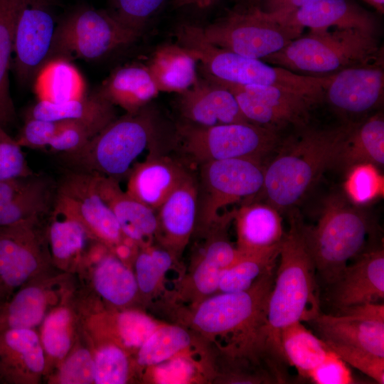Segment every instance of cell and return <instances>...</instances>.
Instances as JSON below:
<instances>
[{
    "mask_svg": "<svg viewBox=\"0 0 384 384\" xmlns=\"http://www.w3.org/2000/svg\"><path fill=\"white\" fill-rule=\"evenodd\" d=\"M279 263L270 293L264 337L269 352L284 361L279 335L297 321H311L320 314L316 267L305 240L303 223L295 213L281 242Z\"/></svg>",
    "mask_w": 384,
    "mask_h": 384,
    "instance_id": "obj_1",
    "label": "cell"
},
{
    "mask_svg": "<svg viewBox=\"0 0 384 384\" xmlns=\"http://www.w3.org/2000/svg\"><path fill=\"white\" fill-rule=\"evenodd\" d=\"M355 122L315 129L300 128L284 141L278 154L265 166L261 192L279 211L289 209L335 166L342 144Z\"/></svg>",
    "mask_w": 384,
    "mask_h": 384,
    "instance_id": "obj_2",
    "label": "cell"
},
{
    "mask_svg": "<svg viewBox=\"0 0 384 384\" xmlns=\"http://www.w3.org/2000/svg\"><path fill=\"white\" fill-rule=\"evenodd\" d=\"M274 267L265 271L247 290L220 292L203 301L192 318L193 326L210 337L230 339L235 356L267 353L263 331L266 307L274 284Z\"/></svg>",
    "mask_w": 384,
    "mask_h": 384,
    "instance_id": "obj_3",
    "label": "cell"
},
{
    "mask_svg": "<svg viewBox=\"0 0 384 384\" xmlns=\"http://www.w3.org/2000/svg\"><path fill=\"white\" fill-rule=\"evenodd\" d=\"M175 36L177 44L201 63L204 75L230 83L274 86L324 99L330 75H303L221 48L203 38L199 26L181 24Z\"/></svg>",
    "mask_w": 384,
    "mask_h": 384,
    "instance_id": "obj_4",
    "label": "cell"
},
{
    "mask_svg": "<svg viewBox=\"0 0 384 384\" xmlns=\"http://www.w3.org/2000/svg\"><path fill=\"white\" fill-rule=\"evenodd\" d=\"M262 60L294 73L331 75L349 68L383 64V49L374 33L336 28L310 31Z\"/></svg>",
    "mask_w": 384,
    "mask_h": 384,
    "instance_id": "obj_5",
    "label": "cell"
},
{
    "mask_svg": "<svg viewBox=\"0 0 384 384\" xmlns=\"http://www.w3.org/2000/svg\"><path fill=\"white\" fill-rule=\"evenodd\" d=\"M373 223L360 206L341 193L324 201L316 225L303 224V233L316 270L332 284L348 261L364 252Z\"/></svg>",
    "mask_w": 384,
    "mask_h": 384,
    "instance_id": "obj_6",
    "label": "cell"
},
{
    "mask_svg": "<svg viewBox=\"0 0 384 384\" xmlns=\"http://www.w3.org/2000/svg\"><path fill=\"white\" fill-rule=\"evenodd\" d=\"M155 122L145 107L116 118L80 150L60 154L69 171L119 181L127 178L136 159L152 144Z\"/></svg>",
    "mask_w": 384,
    "mask_h": 384,
    "instance_id": "obj_7",
    "label": "cell"
},
{
    "mask_svg": "<svg viewBox=\"0 0 384 384\" xmlns=\"http://www.w3.org/2000/svg\"><path fill=\"white\" fill-rule=\"evenodd\" d=\"M175 135L178 150L198 165L230 159L262 161L280 143L278 132L251 122L213 127L182 122Z\"/></svg>",
    "mask_w": 384,
    "mask_h": 384,
    "instance_id": "obj_8",
    "label": "cell"
},
{
    "mask_svg": "<svg viewBox=\"0 0 384 384\" xmlns=\"http://www.w3.org/2000/svg\"><path fill=\"white\" fill-rule=\"evenodd\" d=\"M140 36L108 11L82 6L57 24L49 60L57 58L98 60L134 43Z\"/></svg>",
    "mask_w": 384,
    "mask_h": 384,
    "instance_id": "obj_9",
    "label": "cell"
},
{
    "mask_svg": "<svg viewBox=\"0 0 384 384\" xmlns=\"http://www.w3.org/2000/svg\"><path fill=\"white\" fill-rule=\"evenodd\" d=\"M197 182L198 211L196 226L208 228L222 216L224 207L248 199L263 188L265 166L250 159H230L199 164Z\"/></svg>",
    "mask_w": 384,
    "mask_h": 384,
    "instance_id": "obj_10",
    "label": "cell"
},
{
    "mask_svg": "<svg viewBox=\"0 0 384 384\" xmlns=\"http://www.w3.org/2000/svg\"><path fill=\"white\" fill-rule=\"evenodd\" d=\"M200 27L203 38L210 43L261 60L301 36L273 20L259 7H235L214 23Z\"/></svg>",
    "mask_w": 384,
    "mask_h": 384,
    "instance_id": "obj_11",
    "label": "cell"
},
{
    "mask_svg": "<svg viewBox=\"0 0 384 384\" xmlns=\"http://www.w3.org/2000/svg\"><path fill=\"white\" fill-rule=\"evenodd\" d=\"M53 208L77 218L112 252L120 245L132 242L124 236L114 214L100 194L95 175L68 170L55 185Z\"/></svg>",
    "mask_w": 384,
    "mask_h": 384,
    "instance_id": "obj_12",
    "label": "cell"
},
{
    "mask_svg": "<svg viewBox=\"0 0 384 384\" xmlns=\"http://www.w3.org/2000/svg\"><path fill=\"white\" fill-rule=\"evenodd\" d=\"M204 75L233 94L242 112L251 123L278 132L288 126L298 129L307 126L310 109L321 100L274 86L238 85Z\"/></svg>",
    "mask_w": 384,
    "mask_h": 384,
    "instance_id": "obj_13",
    "label": "cell"
},
{
    "mask_svg": "<svg viewBox=\"0 0 384 384\" xmlns=\"http://www.w3.org/2000/svg\"><path fill=\"white\" fill-rule=\"evenodd\" d=\"M41 221L0 228V305L51 262Z\"/></svg>",
    "mask_w": 384,
    "mask_h": 384,
    "instance_id": "obj_14",
    "label": "cell"
},
{
    "mask_svg": "<svg viewBox=\"0 0 384 384\" xmlns=\"http://www.w3.org/2000/svg\"><path fill=\"white\" fill-rule=\"evenodd\" d=\"M50 0H25L17 18L13 68L19 82L33 80L49 60L57 24Z\"/></svg>",
    "mask_w": 384,
    "mask_h": 384,
    "instance_id": "obj_15",
    "label": "cell"
},
{
    "mask_svg": "<svg viewBox=\"0 0 384 384\" xmlns=\"http://www.w3.org/2000/svg\"><path fill=\"white\" fill-rule=\"evenodd\" d=\"M324 341L358 348L384 358V305L368 303L320 314L313 321Z\"/></svg>",
    "mask_w": 384,
    "mask_h": 384,
    "instance_id": "obj_16",
    "label": "cell"
},
{
    "mask_svg": "<svg viewBox=\"0 0 384 384\" xmlns=\"http://www.w3.org/2000/svg\"><path fill=\"white\" fill-rule=\"evenodd\" d=\"M383 96V64L349 68L331 74L324 91V97L345 123L377 109Z\"/></svg>",
    "mask_w": 384,
    "mask_h": 384,
    "instance_id": "obj_17",
    "label": "cell"
},
{
    "mask_svg": "<svg viewBox=\"0 0 384 384\" xmlns=\"http://www.w3.org/2000/svg\"><path fill=\"white\" fill-rule=\"evenodd\" d=\"M48 270L23 284L0 305V333L40 326L48 312L65 302V275H48Z\"/></svg>",
    "mask_w": 384,
    "mask_h": 384,
    "instance_id": "obj_18",
    "label": "cell"
},
{
    "mask_svg": "<svg viewBox=\"0 0 384 384\" xmlns=\"http://www.w3.org/2000/svg\"><path fill=\"white\" fill-rule=\"evenodd\" d=\"M331 285V301L339 310L363 304L383 302V247H373L362 252L353 262L346 266Z\"/></svg>",
    "mask_w": 384,
    "mask_h": 384,
    "instance_id": "obj_19",
    "label": "cell"
},
{
    "mask_svg": "<svg viewBox=\"0 0 384 384\" xmlns=\"http://www.w3.org/2000/svg\"><path fill=\"white\" fill-rule=\"evenodd\" d=\"M178 107L183 122L196 126L250 122L233 94L206 76L198 78L191 87L179 93Z\"/></svg>",
    "mask_w": 384,
    "mask_h": 384,
    "instance_id": "obj_20",
    "label": "cell"
},
{
    "mask_svg": "<svg viewBox=\"0 0 384 384\" xmlns=\"http://www.w3.org/2000/svg\"><path fill=\"white\" fill-rule=\"evenodd\" d=\"M55 185L46 177L35 174L0 181V228L41 221L50 215Z\"/></svg>",
    "mask_w": 384,
    "mask_h": 384,
    "instance_id": "obj_21",
    "label": "cell"
},
{
    "mask_svg": "<svg viewBox=\"0 0 384 384\" xmlns=\"http://www.w3.org/2000/svg\"><path fill=\"white\" fill-rule=\"evenodd\" d=\"M267 14L299 35L305 28L313 31L356 28L375 33L377 27L373 16L351 0H313L284 16Z\"/></svg>",
    "mask_w": 384,
    "mask_h": 384,
    "instance_id": "obj_22",
    "label": "cell"
},
{
    "mask_svg": "<svg viewBox=\"0 0 384 384\" xmlns=\"http://www.w3.org/2000/svg\"><path fill=\"white\" fill-rule=\"evenodd\" d=\"M46 361L40 336L33 329L0 333V376L4 383H38Z\"/></svg>",
    "mask_w": 384,
    "mask_h": 384,
    "instance_id": "obj_23",
    "label": "cell"
},
{
    "mask_svg": "<svg viewBox=\"0 0 384 384\" xmlns=\"http://www.w3.org/2000/svg\"><path fill=\"white\" fill-rule=\"evenodd\" d=\"M197 211L196 178L189 173L156 210V235L164 247L181 252L196 227Z\"/></svg>",
    "mask_w": 384,
    "mask_h": 384,
    "instance_id": "obj_24",
    "label": "cell"
},
{
    "mask_svg": "<svg viewBox=\"0 0 384 384\" xmlns=\"http://www.w3.org/2000/svg\"><path fill=\"white\" fill-rule=\"evenodd\" d=\"M188 174L181 164L169 157L151 154L134 165L127 176L125 191L156 211Z\"/></svg>",
    "mask_w": 384,
    "mask_h": 384,
    "instance_id": "obj_25",
    "label": "cell"
},
{
    "mask_svg": "<svg viewBox=\"0 0 384 384\" xmlns=\"http://www.w3.org/2000/svg\"><path fill=\"white\" fill-rule=\"evenodd\" d=\"M45 234L51 262L63 270L86 265L99 243L77 218L54 208Z\"/></svg>",
    "mask_w": 384,
    "mask_h": 384,
    "instance_id": "obj_26",
    "label": "cell"
},
{
    "mask_svg": "<svg viewBox=\"0 0 384 384\" xmlns=\"http://www.w3.org/2000/svg\"><path fill=\"white\" fill-rule=\"evenodd\" d=\"M95 177L97 188L114 214L124 236L135 245H146L156 233V211L122 191L118 181Z\"/></svg>",
    "mask_w": 384,
    "mask_h": 384,
    "instance_id": "obj_27",
    "label": "cell"
},
{
    "mask_svg": "<svg viewBox=\"0 0 384 384\" xmlns=\"http://www.w3.org/2000/svg\"><path fill=\"white\" fill-rule=\"evenodd\" d=\"M237 249L245 255L279 245L285 233L279 210L269 203L247 202L233 211Z\"/></svg>",
    "mask_w": 384,
    "mask_h": 384,
    "instance_id": "obj_28",
    "label": "cell"
},
{
    "mask_svg": "<svg viewBox=\"0 0 384 384\" xmlns=\"http://www.w3.org/2000/svg\"><path fill=\"white\" fill-rule=\"evenodd\" d=\"M103 245L98 244L88 260L94 262L92 286L105 302L114 306H124L134 299L139 292L134 273L112 252L101 251Z\"/></svg>",
    "mask_w": 384,
    "mask_h": 384,
    "instance_id": "obj_29",
    "label": "cell"
},
{
    "mask_svg": "<svg viewBox=\"0 0 384 384\" xmlns=\"http://www.w3.org/2000/svg\"><path fill=\"white\" fill-rule=\"evenodd\" d=\"M96 92L127 113L134 114L159 91L146 66L129 65L114 70Z\"/></svg>",
    "mask_w": 384,
    "mask_h": 384,
    "instance_id": "obj_30",
    "label": "cell"
},
{
    "mask_svg": "<svg viewBox=\"0 0 384 384\" xmlns=\"http://www.w3.org/2000/svg\"><path fill=\"white\" fill-rule=\"evenodd\" d=\"M25 118L78 122L99 133L117 117L114 105L95 91L90 96L59 103L38 100L27 110Z\"/></svg>",
    "mask_w": 384,
    "mask_h": 384,
    "instance_id": "obj_31",
    "label": "cell"
},
{
    "mask_svg": "<svg viewBox=\"0 0 384 384\" xmlns=\"http://www.w3.org/2000/svg\"><path fill=\"white\" fill-rule=\"evenodd\" d=\"M370 164L377 168L384 164V118L378 112L355 122L339 151L335 166L348 171Z\"/></svg>",
    "mask_w": 384,
    "mask_h": 384,
    "instance_id": "obj_32",
    "label": "cell"
},
{
    "mask_svg": "<svg viewBox=\"0 0 384 384\" xmlns=\"http://www.w3.org/2000/svg\"><path fill=\"white\" fill-rule=\"evenodd\" d=\"M146 67L159 91L179 94L198 79L196 60L178 44L157 49Z\"/></svg>",
    "mask_w": 384,
    "mask_h": 384,
    "instance_id": "obj_33",
    "label": "cell"
},
{
    "mask_svg": "<svg viewBox=\"0 0 384 384\" xmlns=\"http://www.w3.org/2000/svg\"><path fill=\"white\" fill-rule=\"evenodd\" d=\"M33 80L35 94L41 101L59 103L85 96L82 75L70 60L65 58L48 61Z\"/></svg>",
    "mask_w": 384,
    "mask_h": 384,
    "instance_id": "obj_34",
    "label": "cell"
},
{
    "mask_svg": "<svg viewBox=\"0 0 384 384\" xmlns=\"http://www.w3.org/2000/svg\"><path fill=\"white\" fill-rule=\"evenodd\" d=\"M279 340L284 360L306 378L331 351L322 338L315 336L300 321L283 328Z\"/></svg>",
    "mask_w": 384,
    "mask_h": 384,
    "instance_id": "obj_35",
    "label": "cell"
},
{
    "mask_svg": "<svg viewBox=\"0 0 384 384\" xmlns=\"http://www.w3.org/2000/svg\"><path fill=\"white\" fill-rule=\"evenodd\" d=\"M240 255L228 240L225 229L215 230V234L204 247L193 270L192 282L196 290L202 295H210L217 292L222 272Z\"/></svg>",
    "mask_w": 384,
    "mask_h": 384,
    "instance_id": "obj_36",
    "label": "cell"
},
{
    "mask_svg": "<svg viewBox=\"0 0 384 384\" xmlns=\"http://www.w3.org/2000/svg\"><path fill=\"white\" fill-rule=\"evenodd\" d=\"M25 0H0V125L7 127L16 119L9 72L14 51L15 28Z\"/></svg>",
    "mask_w": 384,
    "mask_h": 384,
    "instance_id": "obj_37",
    "label": "cell"
},
{
    "mask_svg": "<svg viewBox=\"0 0 384 384\" xmlns=\"http://www.w3.org/2000/svg\"><path fill=\"white\" fill-rule=\"evenodd\" d=\"M76 324L75 312L65 302L46 316L41 324L39 336L46 367L48 363L53 367L56 364L58 366L72 350Z\"/></svg>",
    "mask_w": 384,
    "mask_h": 384,
    "instance_id": "obj_38",
    "label": "cell"
},
{
    "mask_svg": "<svg viewBox=\"0 0 384 384\" xmlns=\"http://www.w3.org/2000/svg\"><path fill=\"white\" fill-rule=\"evenodd\" d=\"M280 244L255 253L242 254L222 272L218 290L238 292L248 289L265 271L275 266Z\"/></svg>",
    "mask_w": 384,
    "mask_h": 384,
    "instance_id": "obj_39",
    "label": "cell"
},
{
    "mask_svg": "<svg viewBox=\"0 0 384 384\" xmlns=\"http://www.w3.org/2000/svg\"><path fill=\"white\" fill-rule=\"evenodd\" d=\"M191 341L185 329L176 325H159L138 349L137 362L145 367L161 364L186 350Z\"/></svg>",
    "mask_w": 384,
    "mask_h": 384,
    "instance_id": "obj_40",
    "label": "cell"
},
{
    "mask_svg": "<svg viewBox=\"0 0 384 384\" xmlns=\"http://www.w3.org/2000/svg\"><path fill=\"white\" fill-rule=\"evenodd\" d=\"M174 254L165 247L142 249L136 256L134 275L139 291L151 293L173 263Z\"/></svg>",
    "mask_w": 384,
    "mask_h": 384,
    "instance_id": "obj_41",
    "label": "cell"
},
{
    "mask_svg": "<svg viewBox=\"0 0 384 384\" xmlns=\"http://www.w3.org/2000/svg\"><path fill=\"white\" fill-rule=\"evenodd\" d=\"M129 361L124 349L114 343L100 346L94 353V383L124 384L129 379Z\"/></svg>",
    "mask_w": 384,
    "mask_h": 384,
    "instance_id": "obj_42",
    "label": "cell"
},
{
    "mask_svg": "<svg viewBox=\"0 0 384 384\" xmlns=\"http://www.w3.org/2000/svg\"><path fill=\"white\" fill-rule=\"evenodd\" d=\"M383 177L370 164L355 166L348 170L344 183L346 197L354 204L370 203L383 193Z\"/></svg>",
    "mask_w": 384,
    "mask_h": 384,
    "instance_id": "obj_43",
    "label": "cell"
},
{
    "mask_svg": "<svg viewBox=\"0 0 384 384\" xmlns=\"http://www.w3.org/2000/svg\"><path fill=\"white\" fill-rule=\"evenodd\" d=\"M159 325L152 318L137 310H124L115 319L116 333L121 344L132 349L138 350Z\"/></svg>",
    "mask_w": 384,
    "mask_h": 384,
    "instance_id": "obj_44",
    "label": "cell"
},
{
    "mask_svg": "<svg viewBox=\"0 0 384 384\" xmlns=\"http://www.w3.org/2000/svg\"><path fill=\"white\" fill-rule=\"evenodd\" d=\"M58 368L53 383H94V353L87 348L80 346L72 348Z\"/></svg>",
    "mask_w": 384,
    "mask_h": 384,
    "instance_id": "obj_45",
    "label": "cell"
},
{
    "mask_svg": "<svg viewBox=\"0 0 384 384\" xmlns=\"http://www.w3.org/2000/svg\"><path fill=\"white\" fill-rule=\"evenodd\" d=\"M166 0H111L108 11L125 27L142 34L148 21Z\"/></svg>",
    "mask_w": 384,
    "mask_h": 384,
    "instance_id": "obj_46",
    "label": "cell"
},
{
    "mask_svg": "<svg viewBox=\"0 0 384 384\" xmlns=\"http://www.w3.org/2000/svg\"><path fill=\"white\" fill-rule=\"evenodd\" d=\"M22 147L0 125V181L33 175Z\"/></svg>",
    "mask_w": 384,
    "mask_h": 384,
    "instance_id": "obj_47",
    "label": "cell"
},
{
    "mask_svg": "<svg viewBox=\"0 0 384 384\" xmlns=\"http://www.w3.org/2000/svg\"><path fill=\"white\" fill-rule=\"evenodd\" d=\"M325 343L348 365L353 366L379 384L384 383V358L361 348L331 342Z\"/></svg>",
    "mask_w": 384,
    "mask_h": 384,
    "instance_id": "obj_48",
    "label": "cell"
},
{
    "mask_svg": "<svg viewBox=\"0 0 384 384\" xmlns=\"http://www.w3.org/2000/svg\"><path fill=\"white\" fill-rule=\"evenodd\" d=\"M65 122V120L25 118V122L15 139L22 148L46 149Z\"/></svg>",
    "mask_w": 384,
    "mask_h": 384,
    "instance_id": "obj_49",
    "label": "cell"
},
{
    "mask_svg": "<svg viewBox=\"0 0 384 384\" xmlns=\"http://www.w3.org/2000/svg\"><path fill=\"white\" fill-rule=\"evenodd\" d=\"M97 134L95 129L82 123L65 120L48 147L50 151L59 154L73 153L84 147Z\"/></svg>",
    "mask_w": 384,
    "mask_h": 384,
    "instance_id": "obj_50",
    "label": "cell"
},
{
    "mask_svg": "<svg viewBox=\"0 0 384 384\" xmlns=\"http://www.w3.org/2000/svg\"><path fill=\"white\" fill-rule=\"evenodd\" d=\"M307 378L316 384L356 383L348 364L332 350L327 357L310 372Z\"/></svg>",
    "mask_w": 384,
    "mask_h": 384,
    "instance_id": "obj_51",
    "label": "cell"
},
{
    "mask_svg": "<svg viewBox=\"0 0 384 384\" xmlns=\"http://www.w3.org/2000/svg\"><path fill=\"white\" fill-rule=\"evenodd\" d=\"M313 0H262L259 8L274 16H284L303 7Z\"/></svg>",
    "mask_w": 384,
    "mask_h": 384,
    "instance_id": "obj_52",
    "label": "cell"
},
{
    "mask_svg": "<svg viewBox=\"0 0 384 384\" xmlns=\"http://www.w3.org/2000/svg\"><path fill=\"white\" fill-rule=\"evenodd\" d=\"M218 0H173V5L176 8L184 6H194L198 9H206L214 4Z\"/></svg>",
    "mask_w": 384,
    "mask_h": 384,
    "instance_id": "obj_53",
    "label": "cell"
},
{
    "mask_svg": "<svg viewBox=\"0 0 384 384\" xmlns=\"http://www.w3.org/2000/svg\"><path fill=\"white\" fill-rule=\"evenodd\" d=\"M262 0H235V7L240 9H251L259 7Z\"/></svg>",
    "mask_w": 384,
    "mask_h": 384,
    "instance_id": "obj_54",
    "label": "cell"
},
{
    "mask_svg": "<svg viewBox=\"0 0 384 384\" xmlns=\"http://www.w3.org/2000/svg\"><path fill=\"white\" fill-rule=\"evenodd\" d=\"M373 6L380 14L384 13V0H361Z\"/></svg>",
    "mask_w": 384,
    "mask_h": 384,
    "instance_id": "obj_55",
    "label": "cell"
},
{
    "mask_svg": "<svg viewBox=\"0 0 384 384\" xmlns=\"http://www.w3.org/2000/svg\"><path fill=\"white\" fill-rule=\"evenodd\" d=\"M0 383H4V381L3 380L1 376H0Z\"/></svg>",
    "mask_w": 384,
    "mask_h": 384,
    "instance_id": "obj_56",
    "label": "cell"
}]
</instances>
